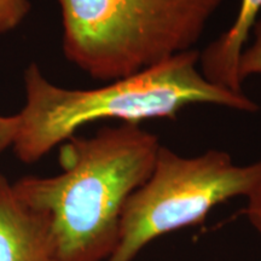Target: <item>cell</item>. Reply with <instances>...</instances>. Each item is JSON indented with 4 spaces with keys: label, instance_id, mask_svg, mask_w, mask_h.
<instances>
[{
    "label": "cell",
    "instance_id": "6da1fadb",
    "mask_svg": "<svg viewBox=\"0 0 261 261\" xmlns=\"http://www.w3.org/2000/svg\"><path fill=\"white\" fill-rule=\"evenodd\" d=\"M61 145L60 174L23 177L15 191L48 218L60 261H107L126 201L151 174L161 143L140 125L121 123Z\"/></svg>",
    "mask_w": 261,
    "mask_h": 261
},
{
    "label": "cell",
    "instance_id": "ba28073f",
    "mask_svg": "<svg viewBox=\"0 0 261 261\" xmlns=\"http://www.w3.org/2000/svg\"><path fill=\"white\" fill-rule=\"evenodd\" d=\"M31 8L29 0H0V35L19 27Z\"/></svg>",
    "mask_w": 261,
    "mask_h": 261
},
{
    "label": "cell",
    "instance_id": "5b68a950",
    "mask_svg": "<svg viewBox=\"0 0 261 261\" xmlns=\"http://www.w3.org/2000/svg\"><path fill=\"white\" fill-rule=\"evenodd\" d=\"M0 261H60L48 218L24 203L0 174Z\"/></svg>",
    "mask_w": 261,
    "mask_h": 261
},
{
    "label": "cell",
    "instance_id": "3957f363",
    "mask_svg": "<svg viewBox=\"0 0 261 261\" xmlns=\"http://www.w3.org/2000/svg\"><path fill=\"white\" fill-rule=\"evenodd\" d=\"M225 0H58L64 56L96 80L194 50Z\"/></svg>",
    "mask_w": 261,
    "mask_h": 261
},
{
    "label": "cell",
    "instance_id": "52a82bcc",
    "mask_svg": "<svg viewBox=\"0 0 261 261\" xmlns=\"http://www.w3.org/2000/svg\"><path fill=\"white\" fill-rule=\"evenodd\" d=\"M254 41L244 48L238 60L237 75L241 84L253 75L261 74V19H256L252 28Z\"/></svg>",
    "mask_w": 261,
    "mask_h": 261
},
{
    "label": "cell",
    "instance_id": "9c48e42d",
    "mask_svg": "<svg viewBox=\"0 0 261 261\" xmlns=\"http://www.w3.org/2000/svg\"><path fill=\"white\" fill-rule=\"evenodd\" d=\"M18 130L17 115H2L0 114V154L10 146H14Z\"/></svg>",
    "mask_w": 261,
    "mask_h": 261
},
{
    "label": "cell",
    "instance_id": "277c9868",
    "mask_svg": "<svg viewBox=\"0 0 261 261\" xmlns=\"http://www.w3.org/2000/svg\"><path fill=\"white\" fill-rule=\"evenodd\" d=\"M260 180L261 161L238 166L221 150L184 158L161 145L151 174L126 201L117 246L107 261H133L156 238L202 223L231 198L247 197Z\"/></svg>",
    "mask_w": 261,
    "mask_h": 261
},
{
    "label": "cell",
    "instance_id": "8992f818",
    "mask_svg": "<svg viewBox=\"0 0 261 261\" xmlns=\"http://www.w3.org/2000/svg\"><path fill=\"white\" fill-rule=\"evenodd\" d=\"M261 10V0H241L237 17L227 31L200 52V70L210 83L242 93L238 60Z\"/></svg>",
    "mask_w": 261,
    "mask_h": 261
},
{
    "label": "cell",
    "instance_id": "30bf717a",
    "mask_svg": "<svg viewBox=\"0 0 261 261\" xmlns=\"http://www.w3.org/2000/svg\"><path fill=\"white\" fill-rule=\"evenodd\" d=\"M246 213L249 223L261 236V180L254 188V190L247 196Z\"/></svg>",
    "mask_w": 261,
    "mask_h": 261
},
{
    "label": "cell",
    "instance_id": "7a4b0ae2",
    "mask_svg": "<svg viewBox=\"0 0 261 261\" xmlns=\"http://www.w3.org/2000/svg\"><path fill=\"white\" fill-rule=\"evenodd\" d=\"M23 79L25 102L16 114L18 130L12 149L25 165L39 161L84 125L98 120L139 125L150 119H175L184 108L195 104L244 113L260 109L243 92H233L205 79L196 48L97 89L57 86L35 63L28 65Z\"/></svg>",
    "mask_w": 261,
    "mask_h": 261
}]
</instances>
